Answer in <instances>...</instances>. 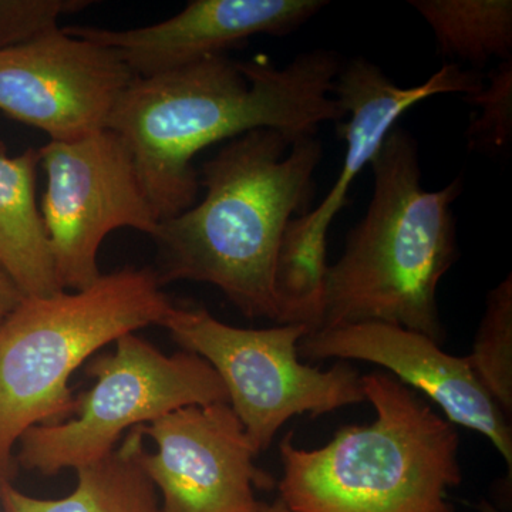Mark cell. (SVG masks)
I'll use <instances>...</instances> for the list:
<instances>
[{
    "mask_svg": "<svg viewBox=\"0 0 512 512\" xmlns=\"http://www.w3.org/2000/svg\"><path fill=\"white\" fill-rule=\"evenodd\" d=\"M258 512H289L288 507H286L284 501L281 500V498H276L274 503L266 504L261 503L259 505Z\"/></svg>",
    "mask_w": 512,
    "mask_h": 512,
    "instance_id": "44dd1931",
    "label": "cell"
},
{
    "mask_svg": "<svg viewBox=\"0 0 512 512\" xmlns=\"http://www.w3.org/2000/svg\"><path fill=\"white\" fill-rule=\"evenodd\" d=\"M146 437L128 431L113 453L77 470L76 488L63 498H36L0 480L5 512H163L160 497L143 467Z\"/></svg>",
    "mask_w": 512,
    "mask_h": 512,
    "instance_id": "5bb4252c",
    "label": "cell"
},
{
    "mask_svg": "<svg viewBox=\"0 0 512 512\" xmlns=\"http://www.w3.org/2000/svg\"><path fill=\"white\" fill-rule=\"evenodd\" d=\"M326 5L322 0H192L183 12L146 28L63 30L111 47L137 77H151L225 55L251 36L288 35Z\"/></svg>",
    "mask_w": 512,
    "mask_h": 512,
    "instance_id": "4fadbf2b",
    "label": "cell"
},
{
    "mask_svg": "<svg viewBox=\"0 0 512 512\" xmlns=\"http://www.w3.org/2000/svg\"><path fill=\"white\" fill-rule=\"evenodd\" d=\"M299 359L360 360L429 397L454 426L477 431L504 458L512 476L510 419L484 389L466 357L448 355L421 333L382 322L311 330L298 343Z\"/></svg>",
    "mask_w": 512,
    "mask_h": 512,
    "instance_id": "7c38bea8",
    "label": "cell"
},
{
    "mask_svg": "<svg viewBox=\"0 0 512 512\" xmlns=\"http://www.w3.org/2000/svg\"><path fill=\"white\" fill-rule=\"evenodd\" d=\"M484 389L505 416L512 414V278L488 293L483 319L466 357Z\"/></svg>",
    "mask_w": 512,
    "mask_h": 512,
    "instance_id": "e0dca14e",
    "label": "cell"
},
{
    "mask_svg": "<svg viewBox=\"0 0 512 512\" xmlns=\"http://www.w3.org/2000/svg\"><path fill=\"white\" fill-rule=\"evenodd\" d=\"M138 429L157 446L143 467L163 512H258L255 488L276 485L229 403L183 407Z\"/></svg>",
    "mask_w": 512,
    "mask_h": 512,
    "instance_id": "8fae6325",
    "label": "cell"
},
{
    "mask_svg": "<svg viewBox=\"0 0 512 512\" xmlns=\"http://www.w3.org/2000/svg\"><path fill=\"white\" fill-rule=\"evenodd\" d=\"M323 157L318 138L256 128L202 165L200 204L158 222L161 285H214L249 319L282 325L276 275L286 228L305 214Z\"/></svg>",
    "mask_w": 512,
    "mask_h": 512,
    "instance_id": "7a4b0ae2",
    "label": "cell"
},
{
    "mask_svg": "<svg viewBox=\"0 0 512 512\" xmlns=\"http://www.w3.org/2000/svg\"><path fill=\"white\" fill-rule=\"evenodd\" d=\"M440 55L483 66L491 57L511 59V0H416Z\"/></svg>",
    "mask_w": 512,
    "mask_h": 512,
    "instance_id": "2e32d148",
    "label": "cell"
},
{
    "mask_svg": "<svg viewBox=\"0 0 512 512\" xmlns=\"http://www.w3.org/2000/svg\"><path fill=\"white\" fill-rule=\"evenodd\" d=\"M376 419L345 426L306 450L289 431L279 444V498L289 512H454L463 481L456 426L387 372L362 376Z\"/></svg>",
    "mask_w": 512,
    "mask_h": 512,
    "instance_id": "277c9868",
    "label": "cell"
},
{
    "mask_svg": "<svg viewBox=\"0 0 512 512\" xmlns=\"http://www.w3.org/2000/svg\"><path fill=\"white\" fill-rule=\"evenodd\" d=\"M173 305L156 271L136 266L82 291L22 299L0 325V480L13 476L26 431L76 412L73 373L123 336L161 326Z\"/></svg>",
    "mask_w": 512,
    "mask_h": 512,
    "instance_id": "5b68a950",
    "label": "cell"
},
{
    "mask_svg": "<svg viewBox=\"0 0 512 512\" xmlns=\"http://www.w3.org/2000/svg\"><path fill=\"white\" fill-rule=\"evenodd\" d=\"M89 392L77 397L69 419L39 424L20 437L15 464L42 476L97 463L113 453L128 431L188 406L228 403L221 377L194 353L165 355L137 333L116 350L90 360Z\"/></svg>",
    "mask_w": 512,
    "mask_h": 512,
    "instance_id": "8992f818",
    "label": "cell"
},
{
    "mask_svg": "<svg viewBox=\"0 0 512 512\" xmlns=\"http://www.w3.org/2000/svg\"><path fill=\"white\" fill-rule=\"evenodd\" d=\"M39 150L0 151V266L25 296L60 292L49 237L36 201Z\"/></svg>",
    "mask_w": 512,
    "mask_h": 512,
    "instance_id": "9a60e30c",
    "label": "cell"
},
{
    "mask_svg": "<svg viewBox=\"0 0 512 512\" xmlns=\"http://www.w3.org/2000/svg\"><path fill=\"white\" fill-rule=\"evenodd\" d=\"M136 77L116 50L59 28L0 52V111L73 141L106 128Z\"/></svg>",
    "mask_w": 512,
    "mask_h": 512,
    "instance_id": "30bf717a",
    "label": "cell"
},
{
    "mask_svg": "<svg viewBox=\"0 0 512 512\" xmlns=\"http://www.w3.org/2000/svg\"><path fill=\"white\" fill-rule=\"evenodd\" d=\"M329 50L301 53L279 69L268 57L225 55L136 77L111 110L106 128L127 144L158 221L194 207L200 178L192 160L204 148L256 128L315 136L320 124L345 120L333 96L342 69Z\"/></svg>",
    "mask_w": 512,
    "mask_h": 512,
    "instance_id": "6da1fadb",
    "label": "cell"
},
{
    "mask_svg": "<svg viewBox=\"0 0 512 512\" xmlns=\"http://www.w3.org/2000/svg\"><path fill=\"white\" fill-rule=\"evenodd\" d=\"M481 512H497L494 510V508L488 507V505H485V508L481 510Z\"/></svg>",
    "mask_w": 512,
    "mask_h": 512,
    "instance_id": "7402d4cb",
    "label": "cell"
},
{
    "mask_svg": "<svg viewBox=\"0 0 512 512\" xmlns=\"http://www.w3.org/2000/svg\"><path fill=\"white\" fill-rule=\"evenodd\" d=\"M161 326L178 348L207 360L218 373L229 406L258 454L271 447L276 433L295 416L316 419L366 402L355 367L339 362L322 370L302 363L298 343L311 332L309 326L237 328L201 306L175 303Z\"/></svg>",
    "mask_w": 512,
    "mask_h": 512,
    "instance_id": "52a82bcc",
    "label": "cell"
},
{
    "mask_svg": "<svg viewBox=\"0 0 512 512\" xmlns=\"http://www.w3.org/2000/svg\"><path fill=\"white\" fill-rule=\"evenodd\" d=\"M483 86L477 72L463 70L458 64H444L426 83L413 87L397 86L365 57L342 66L333 96L349 117L348 123L339 126L348 144L345 163L325 200L315 210L293 218L286 228L276 275L282 325L318 328L330 225L345 207L353 181L372 163L396 121L429 97L447 93L466 97L480 92Z\"/></svg>",
    "mask_w": 512,
    "mask_h": 512,
    "instance_id": "ba28073f",
    "label": "cell"
},
{
    "mask_svg": "<svg viewBox=\"0 0 512 512\" xmlns=\"http://www.w3.org/2000/svg\"><path fill=\"white\" fill-rule=\"evenodd\" d=\"M370 165L372 201L339 261L326 269L316 329L382 322L441 346L446 329L437 288L457 258L451 205L463 181L424 190L416 140L400 127L387 134Z\"/></svg>",
    "mask_w": 512,
    "mask_h": 512,
    "instance_id": "3957f363",
    "label": "cell"
},
{
    "mask_svg": "<svg viewBox=\"0 0 512 512\" xmlns=\"http://www.w3.org/2000/svg\"><path fill=\"white\" fill-rule=\"evenodd\" d=\"M487 86L466 100L480 107L467 130L471 150L500 151L510 144L512 134V60L488 76Z\"/></svg>",
    "mask_w": 512,
    "mask_h": 512,
    "instance_id": "ac0fdd59",
    "label": "cell"
},
{
    "mask_svg": "<svg viewBox=\"0 0 512 512\" xmlns=\"http://www.w3.org/2000/svg\"><path fill=\"white\" fill-rule=\"evenodd\" d=\"M90 5L86 0H0V52L59 29L63 15Z\"/></svg>",
    "mask_w": 512,
    "mask_h": 512,
    "instance_id": "d6986e66",
    "label": "cell"
},
{
    "mask_svg": "<svg viewBox=\"0 0 512 512\" xmlns=\"http://www.w3.org/2000/svg\"><path fill=\"white\" fill-rule=\"evenodd\" d=\"M39 157L47 181L40 212L57 285L82 291L101 276L97 255L110 232L133 228L153 237L160 221L127 144L109 128L73 141H50Z\"/></svg>",
    "mask_w": 512,
    "mask_h": 512,
    "instance_id": "9c48e42d",
    "label": "cell"
},
{
    "mask_svg": "<svg viewBox=\"0 0 512 512\" xmlns=\"http://www.w3.org/2000/svg\"><path fill=\"white\" fill-rule=\"evenodd\" d=\"M23 298L25 295L20 291L19 286L0 266V325L5 322L10 313L18 308Z\"/></svg>",
    "mask_w": 512,
    "mask_h": 512,
    "instance_id": "ffe728a7",
    "label": "cell"
}]
</instances>
